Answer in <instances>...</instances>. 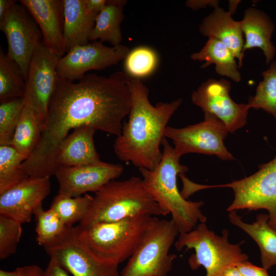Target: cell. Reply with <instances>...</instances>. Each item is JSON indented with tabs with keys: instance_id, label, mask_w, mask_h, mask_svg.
Masks as SVG:
<instances>
[{
	"instance_id": "d6a6232c",
	"label": "cell",
	"mask_w": 276,
	"mask_h": 276,
	"mask_svg": "<svg viewBox=\"0 0 276 276\" xmlns=\"http://www.w3.org/2000/svg\"><path fill=\"white\" fill-rule=\"evenodd\" d=\"M22 223L0 215V259L14 254L22 234Z\"/></svg>"
},
{
	"instance_id": "b9f144b4",
	"label": "cell",
	"mask_w": 276,
	"mask_h": 276,
	"mask_svg": "<svg viewBox=\"0 0 276 276\" xmlns=\"http://www.w3.org/2000/svg\"><path fill=\"white\" fill-rule=\"evenodd\" d=\"M272 162L274 164L275 166H276V156L274 157V158L272 159Z\"/></svg>"
},
{
	"instance_id": "74e56055",
	"label": "cell",
	"mask_w": 276,
	"mask_h": 276,
	"mask_svg": "<svg viewBox=\"0 0 276 276\" xmlns=\"http://www.w3.org/2000/svg\"><path fill=\"white\" fill-rule=\"evenodd\" d=\"M108 0H84L87 10L92 13L98 15L104 8Z\"/></svg>"
},
{
	"instance_id": "83f0119b",
	"label": "cell",
	"mask_w": 276,
	"mask_h": 276,
	"mask_svg": "<svg viewBox=\"0 0 276 276\" xmlns=\"http://www.w3.org/2000/svg\"><path fill=\"white\" fill-rule=\"evenodd\" d=\"M93 196L87 194L78 197L58 194L54 198L50 208L59 216L67 227L81 222L88 212Z\"/></svg>"
},
{
	"instance_id": "9c48e42d",
	"label": "cell",
	"mask_w": 276,
	"mask_h": 276,
	"mask_svg": "<svg viewBox=\"0 0 276 276\" xmlns=\"http://www.w3.org/2000/svg\"><path fill=\"white\" fill-rule=\"evenodd\" d=\"M53 260L72 276H120L118 265L97 259L82 243L77 226L66 227L43 246Z\"/></svg>"
},
{
	"instance_id": "f1b7e54d",
	"label": "cell",
	"mask_w": 276,
	"mask_h": 276,
	"mask_svg": "<svg viewBox=\"0 0 276 276\" xmlns=\"http://www.w3.org/2000/svg\"><path fill=\"white\" fill-rule=\"evenodd\" d=\"M263 79L258 84L256 94L249 97L250 108L261 109L276 119V61L261 73Z\"/></svg>"
},
{
	"instance_id": "52a82bcc",
	"label": "cell",
	"mask_w": 276,
	"mask_h": 276,
	"mask_svg": "<svg viewBox=\"0 0 276 276\" xmlns=\"http://www.w3.org/2000/svg\"><path fill=\"white\" fill-rule=\"evenodd\" d=\"M179 234L172 219L152 217L121 276H168L176 258L175 254L169 251Z\"/></svg>"
},
{
	"instance_id": "d6986e66",
	"label": "cell",
	"mask_w": 276,
	"mask_h": 276,
	"mask_svg": "<svg viewBox=\"0 0 276 276\" xmlns=\"http://www.w3.org/2000/svg\"><path fill=\"white\" fill-rule=\"evenodd\" d=\"M96 130L90 126L75 128L59 144L56 164L60 167H73L99 162L94 135Z\"/></svg>"
},
{
	"instance_id": "7402d4cb",
	"label": "cell",
	"mask_w": 276,
	"mask_h": 276,
	"mask_svg": "<svg viewBox=\"0 0 276 276\" xmlns=\"http://www.w3.org/2000/svg\"><path fill=\"white\" fill-rule=\"evenodd\" d=\"M230 222L249 235L259 247L262 266L267 270L276 266V231L268 223V214H259L252 223L244 222L236 211L229 212Z\"/></svg>"
},
{
	"instance_id": "ac0fdd59",
	"label": "cell",
	"mask_w": 276,
	"mask_h": 276,
	"mask_svg": "<svg viewBox=\"0 0 276 276\" xmlns=\"http://www.w3.org/2000/svg\"><path fill=\"white\" fill-rule=\"evenodd\" d=\"M199 31L209 38L217 39L225 45L242 65L244 41L239 21H235L231 14L217 6L204 17L199 26Z\"/></svg>"
},
{
	"instance_id": "1f68e13d",
	"label": "cell",
	"mask_w": 276,
	"mask_h": 276,
	"mask_svg": "<svg viewBox=\"0 0 276 276\" xmlns=\"http://www.w3.org/2000/svg\"><path fill=\"white\" fill-rule=\"evenodd\" d=\"M24 107L23 98H17L0 104V146L10 145Z\"/></svg>"
},
{
	"instance_id": "44dd1931",
	"label": "cell",
	"mask_w": 276,
	"mask_h": 276,
	"mask_svg": "<svg viewBox=\"0 0 276 276\" xmlns=\"http://www.w3.org/2000/svg\"><path fill=\"white\" fill-rule=\"evenodd\" d=\"M63 39L66 53L89 43L98 15L86 8L84 0H63Z\"/></svg>"
},
{
	"instance_id": "2e32d148",
	"label": "cell",
	"mask_w": 276,
	"mask_h": 276,
	"mask_svg": "<svg viewBox=\"0 0 276 276\" xmlns=\"http://www.w3.org/2000/svg\"><path fill=\"white\" fill-rule=\"evenodd\" d=\"M50 177H28L0 194V215L22 224L30 222L36 209L50 192Z\"/></svg>"
},
{
	"instance_id": "836d02e7",
	"label": "cell",
	"mask_w": 276,
	"mask_h": 276,
	"mask_svg": "<svg viewBox=\"0 0 276 276\" xmlns=\"http://www.w3.org/2000/svg\"><path fill=\"white\" fill-rule=\"evenodd\" d=\"M44 270L37 265H29L16 268L13 271L0 270V276H44Z\"/></svg>"
},
{
	"instance_id": "ab89813d",
	"label": "cell",
	"mask_w": 276,
	"mask_h": 276,
	"mask_svg": "<svg viewBox=\"0 0 276 276\" xmlns=\"http://www.w3.org/2000/svg\"><path fill=\"white\" fill-rule=\"evenodd\" d=\"M222 276H244L236 266L227 268L224 272Z\"/></svg>"
},
{
	"instance_id": "ffe728a7",
	"label": "cell",
	"mask_w": 276,
	"mask_h": 276,
	"mask_svg": "<svg viewBox=\"0 0 276 276\" xmlns=\"http://www.w3.org/2000/svg\"><path fill=\"white\" fill-rule=\"evenodd\" d=\"M239 23L245 38L243 53L247 50L259 48L264 53L266 64H269L276 51L271 41L274 25L269 16L262 10L249 7L244 11L243 18Z\"/></svg>"
},
{
	"instance_id": "e575fe53",
	"label": "cell",
	"mask_w": 276,
	"mask_h": 276,
	"mask_svg": "<svg viewBox=\"0 0 276 276\" xmlns=\"http://www.w3.org/2000/svg\"><path fill=\"white\" fill-rule=\"evenodd\" d=\"M236 266L244 276H270L266 269L257 266L248 261L239 263Z\"/></svg>"
},
{
	"instance_id": "484cf974",
	"label": "cell",
	"mask_w": 276,
	"mask_h": 276,
	"mask_svg": "<svg viewBox=\"0 0 276 276\" xmlns=\"http://www.w3.org/2000/svg\"><path fill=\"white\" fill-rule=\"evenodd\" d=\"M25 80L17 64L0 48V101L22 98Z\"/></svg>"
},
{
	"instance_id": "603a6c76",
	"label": "cell",
	"mask_w": 276,
	"mask_h": 276,
	"mask_svg": "<svg viewBox=\"0 0 276 276\" xmlns=\"http://www.w3.org/2000/svg\"><path fill=\"white\" fill-rule=\"evenodd\" d=\"M191 58L195 61H205L201 66L202 68L214 64L218 74L229 78L235 82L241 80L236 58L225 45L217 39L209 38L199 51L191 55Z\"/></svg>"
},
{
	"instance_id": "8992f818",
	"label": "cell",
	"mask_w": 276,
	"mask_h": 276,
	"mask_svg": "<svg viewBox=\"0 0 276 276\" xmlns=\"http://www.w3.org/2000/svg\"><path fill=\"white\" fill-rule=\"evenodd\" d=\"M228 235L226 229H223L219 236L210 230L205 223H199L192 231L179 233L175 246L178 251L184 247L195 250L188 261L192 269L202 266L206 270L205 276H222L229 267L248 259L240 247L244 241L232 244Z\"/></svg>"
},
{
	"instance_id": "9a60e30c",
	"label": "cell",
	"mask_w": 276,
	"mask_h": 276,
	"mask_svg": "<svg viewBox=\"0 0 276 276\" xmlns=\"http://www.w3.org/2000/svg\"><path fill=\"white\" fill-rule=\"evenodd\" d=\"M123 166L102 160L80 166L59 167L55 173L58 194L78 197L87 192H96L109 181L119 177Z\"/></svg>"
},
{
	"instance_id": "6da1fadb",
	"label": "cell",
	"mask_w": 276,
	"mask_h": 276,
	"mask_svg": "<svg viewBox=\"0 0 276 276\" xmlns=\"http://www.w3.org/2000/svg\"><path fill=\"white\" fill-rule=\"evenodd\" d=\"M131 105L130 78L125 72L87 74L77 82L58 78L41 137L23 170L30 177L54 175L58 147L71 130L90 126L118 136Z\"/></svg>"
},
{
	"instance_id": "e0dca14e",
	"label": "cell",
	"mask_w": 276,
	"mask_h": 276,
	"mask_svg": "<svg viewBox=\"0 0 276 276\" xmlns=\"http://www.w3.org/2000/svg\"><path fill=\"white\" fill-rule=\"evenodd\" d=\"M38 26L42 44L52 53L59 57L66 53L63 39V0H21Z\"/></svg>"
},
{
	"instance_id": "5bb4252c",
	"label": "cell",
	"mask_w": 276,
	"mask_h": 276,
	"mask_svg": "<svg viewBox=\"0 0 276 276\" xmlns=\"http://www.w3.org/2000/svg\"><path fill=\"white\" fill-rule=\"evenodd\" d=\"M231 88L229 81L209 79L192 93L191 100L204 113L218 118L233 133L246 124L250 107L247 104L235 102L229 96Z\"/></svg>"
},
{
	"instance_id": "ba28073f",
	"label": "cell",
	"mask_w": 276,
	"mask_h": 276,
	"mask_svg": "<svg viewBox=\"0 0 276 276\" xmlns=\"http://www.w3.org/2000/svg\"><path fill=\"white\" fill-rule=\"evenodd\" d=\"M227 187L234 193L228 212L264 209L268 211L269 226L276 231V166L271 161L262 164L255 173L229 183L202 186V188Z\"/></svg>"
},
{
	"instance_id": "d4e9b609",
	"label": "cell",
	"mask_w": 276,
	"mask_h": 276,
	"mask_svg": "<svg viewBox=\"0 0 276 276\" xmlns=\"http://www.w3.org/2000/svg\"><path fill=\"white\" fill-rule=\"evenodd\" d=\"M44 124L29 106L24 107L10 146L26 160L32 154L41 137Z\"/></svg>"
},
{
	"instance_id": "cb8c5ba5",
	"label": "cell",
	"mask_w": 276,
	"mask_h": 276,
	"mask_svg": "<svg viewBox=\"0 0 276 276\" xmlns=\"http://www.w3.org/2000/svg\"><path fill=\"white\" fill-rule=\"evenodd\" d=\"M125 0H108L104 8L96 17L90 41L108 42L112 46L122 44L121 25L124 19Z\"/></svg>"
},
{
	"instance_id": "30bf717a",
	"label": "cell",
	"mask_w": 276,
	"mask_h": 276,
	"mask_svg": "<svg viewBox=\"0 0 276 276\" xmlns=\"http://www.w3.org/2000/svg\"><path fill=\"white\" fill-rule=\"evenodd\" d=\"M204 120L182 128L167 126L165 137L172 140L180 157L190 153L216 155L223 160L234 159L223 141L228 132L225 124L210 113H204Z\"/></svg>"
},
{
	"instance_id": "d590c367",
	"label": "cell",
	"mask_w": 276,
	"mask_h": 276,
	"mask_svg": "<svg viewBox=\"0 0 276 276\" xmlns=\"http://www.w3.org/2000/svg\"><path fill=\"white\" fill-rule=\"evenodd\" d=\"M44 276H70L68 272L53 260H50Z\"/></svg>"
},
{
	"instance_id": "7a4b0ae2",
	"label": "cell",
	"mask_w": 276,
	"mask_h": 276,
	"mask_svg": "<svg viewBox=\"0 0 276 276\" xmlns=\"http://www.w3.org/2000/svg\"><path fill=\"white\" fill-rule=\"evenodd\" d=\"M131 105L128 121L113 144L119 159L139 168L152 170L160 163V149L167 124L182 101L160 102L153 105L149 90L141 79L130 78Z\"/></svg>"
},
{
	"instance_id": "277c9868",
	"label": "cell",
	"mask_w": 276,
	"mask_h": 276,
	"mask_svg": "<svg viewBox=\"0 0 276 276\" xmlns=\"http://www.w3.org/2000/svg\"><path fill=\"white\" fill-rule=\"evenodd\" d=\"M168 214L148 191L142 178L133 176L124 180H112L95 192L89 210L79 226Z\"/></svg>"
},
{
	"instance_id": "4316f807",
	"label": "cell",
	"mask_w": 276,
	"mask_h": 276,
	"mask_svg": "<svg viewBox=\"0 0 276 276\" xmlns=\"http://www.w3.org/2000/svg\"><path fill=\"white\" fill-rule=\"evenodd\" d=\"M25 160L12 146H0V194L28 177L21 167Z\"/></svg>"
},
{
	"instance_id": "4dcf8cb0",
	"label": "cell",
	"mask_w": 276,
	"mask_h": 276,
	"mask_svg": "<svg viewBox=\"0 0 276 276\" xmlns=\"http://www.w3.org/2000/svg\"><path fill=\"white\" fill-rule=\"evenodd\" d=\"M34 216L36 222V241L42 247L58 237L67 227L52 209L45 210L42 204L36 209Z\"/></svg>"
},
{
	"instance_id": "7c38bea8",
	"label": "cell",
	"mask_w": 276,
	"mask_h": 276,
	"mask_svg": "<svg viewBox=\"0 0 276 276\" xmlns=\"http://www.w3.org/2000/svg\"><path fill=\"white\" fill-rule=\"evenodd\" d=\"M60 58L42 43L31 59L25 80L24 104L31 107L44 124L57 84Z\"/></svg>"
},
{
	"instance_id": "8fae6325",
	"label": "cell",
	"mask_w": 276,
	"mask_h": 276,
	"mask_svg": "<svg viewBox=\"0 0 276 276\" xmlns=\"http://www.w3.org/2000/svg\"><path fill=\"white\" fill-rule=\"evenodd\" d=\"M19 3L0 20V30L7 40V54L17 64L26 80L31 59L42 43V36L34 19Z\"/></svg>"
},
{
	"instance_id": "60d3db41",
	"label": "cell",
	"mask_w": 276,
	"mask_h": 276,
	"mask_svg": "<svg viewBox=\"0 0 276 276\" xmlns=\"http://www.w3.org/2000/svg\"><path fill=\"white\" fill-rule=\"evenodd\" d=\"M229 11L231 15L233 14L236 11V9L240 1H229Z\"/></svg>"
},
{
	"instance_id": "4fadbf2b",
	"label": "cell",
	"mask_w": 276,
	"mask_h": 276,
	"mask_svg": "<svg viewBox=\"0 0 276 276\" xmlns=\"http://www.w3.org/2000/svg\"><path fill=\"white\" fill-rule=\"evenodd\" d=\"M129 51L124 45L108 47L100 41L76 46L60 58L58 78L78 81L91 70H102L117 64L125 59Z\"/></svg>"
},
{
	"instance_id": "f546056e",
	"label": "cell",
	"mask_w": 276,
	"mask_h": 276,
	"mask_svg": "<svg viewBox=\"0 0 276 276\" xmlns=\"http://www.w3.org/2000/svg\"><path fill=\"white\" fill-rule=\"evenodd\" d=\"M158 63V55L154 50L139 46L129 52L124 59V68L130 78L141 79L153 73Z\"/></svg>"
},
{
	"instance_id": "f35d334b",
	"label": "cell",
	"mask_w": 276,
	"mask_h": 276,
	"mask_svg": "<svg viewBox=\"0 0 276 276\" xmlns=\"http://www.w3.org/2000/svg\"><path fill=\"white\" fill-rule=\"evenodd\" d=\"M16 3V1L13 0H0V20Z\"/></svg>"
},
{
	"instance_id": "3957f363",
	"label": "cell",
	"mask_w": 276,
	"mask_h": 276,
	"mask_svg": "<svg viewBox=\"0 0 276 276\" xmlns=\"http://www.w3.org/2000/svg\"><path fill=\"white\" fill-rule=\"evenodd\" d=\"M162 145L163 156L157 167L152 170L143 168L139 170L156 202L168 214H171L179 233H187L195 228L198 223L205 222L206 218L201 210L203 202L187 200L179 192L177 176L184 174L188 169L180 164V157L166 137Z\"/></svg>"
},
{
	"instance_id": "8d00e7d4",
	"label": "cell",
	"mask_w": 276,
	"mask_h": 276,
	"mask_svg": "<svg viewBox=\"0 0 276 276\" xmlns=\"http://www.w3.org/2000/svg\"><path fill=\"white\" fill-rule=\"evenodd\" d=\"M219 1L213 0H190L186 2V6L193 10H198L200 8H204L206 6H210L215 8L219 6Z\"/></svg>"
},
{
	"instance_id": "5b68a950",
	"label": "cell",
	"mask_w": 276,
	"mask_h": 276,
	"mask_svg": "<svg viewBox=\"0 0 276 276\" xmlns=\"http://www.w3.org/2000/svg\"><path fill=\"white\" fill-rule=\"evenodd\" d=\"M152 217L142 216L83 227L78 225L79 237L97 259L119 265L133 254Z\"/></svg>"
}]
</instances>
